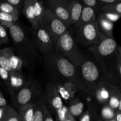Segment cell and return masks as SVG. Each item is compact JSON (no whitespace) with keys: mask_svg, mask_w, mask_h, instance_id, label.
Segmentation results:
<instances>
[{"mask_svg":"<svg viewBox=\"0 0 121 121\" xmlns=\"http://www.w3.org/2000/svg\"><path fill=\"white\" fill-rule=\"evenodd\" d=\"M8 30L18 56L24 63L35 62L39 54L33 37H30L24 29L17 23L11 26Z\"/></svg>","mask_w":121,"mask_h":121,"instance_id":"obj_2","label":"cell"},{"mask_svg":"<svg viewBox=\"0 0 121 121\" xmlns=\"http://www.w3.org/2000/svg\"><path fill=\"white\" fill-rule=\"evenodd\" d=\"M118 0H98L100 7L109 6L116 3Z\"/></svg>","mask_w":121,"mask_h":121,"instance_id":"obj_40","label":"cell"},{"mask_svg":"<svg viewBox=\"0 0 121 121\" xmlns=\"http://www.w3.org/2000/svg\"><path fill=\"white\" fill-rule=\"evenodd\" d=\"M23 14L30 22L31 28L39 26L36 23L34 15V0H26L22 8Z\"/></svg>","mask_w":121,"mask_h":121,"instance_id":"obj_18","label":"cell"},{"mask_svg":"<svg viewBox=\"0 0 121 121\" xmlns=\"http://www.w3.org/2000/svg\"><path fill=\"white\" fill-rule=\"evenodd\" d=\"M56 50L76 67L80 66L84 53L78 47L71 32L67 30L57 40Z\"/></svg>","mask_w":121,"mask_h":121,"instance_id":"obj_5","label":"cell"},{"mask_svg":"<svg viewBox=\"0 0 121 121\" xmlns=\"http://www.w3.org/2000/svg\"><path fill=\"white\" fill-rule=\"evenodd\" d=\"M109 78L116 85V82L121 86V61L117 59L113 63Z\"/></svg>","mask_w":121,"mask_h":121,"instance_id":"obj_23","label":"cell"},{"mask_svg":"<svg viewBox=\"0 0 121 121\" xmlns=\"http://www.w3.org/2000/svg\"><path fill=\"white\" fill-rule=\"evenodd\" d=\"M45 7L41 1L34 0V15L36 23L40 25V22L43 16Z\"/></svg>","mask_w":121,"mask_h":121,"instance_id":"obj_25","label":"cell"},{"mask_svg":"<svg viewBox=\"0 0 121 121\" xmlns=\"http://www.w3.org/2000/svg\"><path fill=\"white\" fill-rule=\"evenodd\" d=\"M43 63L51 82L72 85L78 91H85L78 68L56 49L50 54L43 55Z\"/></svg>","mask_w":121,"mask_h":121,"instance_id":"obj_1","label":"cell"},{"mask_svg":"<svg viewBox=\"0 0 121 121\" xmlns=\"http://www.w3.org/2000/svg\"><path fill=\"white\" fill-rule=\"evenodd\" d=\"M85 91L92 95L93 91L105 75L93 57L84 54L80 66L78 68Z\"/></svg>","mask_w":121,"mask_h":121,"instance_id":"obj_4","label":"cell"},{"mask_svg":"<svg viewBox=\"0 0 121 121\" xmlns=\"http://www.w3.org/2000/svg\"><path fill=\"white\" fill-rule=\"evenodd\" d=\"M2 121H21L18 113L15 109L10 106L9 111Z\"/></svg>","mask_w":121,"mask_h":121,"instance_id":"obj_32","label":"cell"},{"mask_svg":"<svg viewBox=\"0 0 121 121\" xmlns=\"http://www.w3.org/2000/svg\"><path fill=\"white\" fill-rule=\"evenodd\" d=\"M9 89L11 95L14 96V92H18L26 85L28 81L26 80L24 76L21 72H14L9 73Z\"/></svg>","mask_w":121,"mask_h":121,"instance_id":"obj_13","label":"cell"},{"mask_svg":"<svg viewBox=\"0 0 121 121\" xmlns=\"http://www.w3.org/2000/svg\"><path fill=\"white\" fill-rule=\"evenodd\" d=\"M104 37L102 35L96 21L78 28L75 41L84 47H89L99 42Z\"/></svg>","mask_w":121,"mask_h":121,"instance_id":"obj_6","label":"cell"},{"mask_svg":"<svg viewBox=\"0 0 121 121\" xmlns=\"http://www.w3.org/2000/svg\"><path fill=\"white\" fill-rule=\"evenodd\" d=\"M56 121H65L70 114L68 107L64 105L56 112Z\"/></svg>","mask_w":121,"mask_h":121,"instance_id":"obj_31","label":"cell"},{"mask_svg":"<svg viewBox=\"0 0 121 121\" xmlns=\"http://www.w3.org/2000/svg\"><path fill=\"white\" fill-rule=\"evenodd\" d=\"M81 2L84 6L93 8L96 11H98V9L100 7L99 1L97 0H82Z\"/></svg>","mask_w":121,"mask_h":121,"instance_id":"obj_36","label":"cell"},{"mask_svg":"<svg viewBox=\"0 0 121 121\" xmlns=\"http://www.w3.org/2000/svg\"><path fill=\"white\" fill-rule=\"evenodd\" d=\"M99 117H98L94 107L90 106L88 109L80 116L79 121H98Z\"/></svg>","mask_w":121,"mask_h":121,"instance_id":"obj_28","label":"cell"},{"mask_svg":"<svg viewBox=\"0 0 121 121\" xmlns=\"http://www.w3.org/2000/svg\"><path fill=\"white\" fill-rule=\"evenodd\" d=\"M70 1L68 0H50L47 2V8L61 20L68 28L71 26L69 11Z\"/></svg>","mask_w":121,"mask_h":121,"instance_id":"obj_11","label":"cell"},{"mask_svg":"<svg viewBox=\"0 0 121 121\" xmlns=\"http://www.w3.org/2000/svg\"><path fill=\"white\" fill-rule=\"evenodd\" d=\"M18 19L14 17L0 11V24L5 28H9L11 26L15 24Z\"/></svg>","mask_w":121,"mask_h":121,"instance_id":"obj_27","label":"cell"},{"mask_svg":"<svg viewBox=\"0 0 121 121\" xmlns=\"http://www.w3.org/2000/svg\"><path fill=\"white\" fill-rule=\"evenodd\" d=\"M35 102L30 103L19 109L18 112L21 121H33Z\"/></svg>","mask_w":121,"mask_h":121,"instance_id":"obj_21","label":"cell"},{"mask_svg":"<svg viewBox=\"0 0 121 121\" xmlns=\"http://www.w3.org/2000/svg\"><path fill=\"white\" fill-rule=\"evenodd\" d=\"M7 105H7V100H6L5 98L3 95L1 90H0V106H7Z\"/></svg>","mask_w":121,"mask_h":121,"instance_id":"obj_41","label":"cell"},{"mask_svg":"<svg viewBox=\"0 0 121 121\" xmlns=\"http://www.w3.org/2000/svg\"><path fill=\"white\" fill-rule=\"evenodd\" d=\"M46 105L45 96L38 98V100L35 102L33 121H43L44 113Z\"/></svg>","mask_w":121,"mask_h":121,"instance_id":"obj_19","label":"cell"},{"mask_svg":"<svg viewBox=\"0 0 121 121\" xmlns=\"http://www.w3.org/2000/svg\"><path fill=\"white\" fill-rule=\"evenodd\" d=\"M24 65V62L22 59L18 56L15 55L13 52L9 59V65L12 70L14 72H21Z\"/></svg>","mask_w":121,"mask_h":121,"instance_id":"obj_24","label":"cell"},{"mask_svg":"<svg viewBox=\"0 0 121 121\" xmlns=\"http://www.w3.org/2000/svg\"><path fill=\"white\" fill-rule=\"evenodd\" d=\"M40 26L52 37L55 41L68 30V27L66 24L47 8H45Z\"/></svg>","mask_w":121,"mask_h":121,"instance_id":"obj_7","label":"cell"},{"mask_svg":"<svg viewBox=\"0 0 121 121\" xmlns=\"http://www.w3.org/2000/svg\"><path fill=\"white\" fill-rule=\"evenodd\" d=\"M10 106H0V121H2L9 111Z\"/></svg>","mask_w":121,"mask_h":121,"instance_id":"obj_39","label":"cell"},{"mask_svg":"<svg viewBox=\"0 0 121 121\" xmlns=\"http://www.w3.org/2000/svg\"><path fill=\"white\" fill-rule=\"evenodd\" d=\"M9 41V37L6 28L0 24V44H8Z\"/></svg>","mask_w":121,"mask_h":121,"instance_id":"obj_33","label":"cell"},{"mask_svg":"<svg viewBox=\"0 0 121 121\" xmlns=\"http://www.w3.org/2000/svg\"><path fill=\"white\" fill-rule=\"evenodd\" d=\"M103 15L108 20H109V21L112 22H116V21H118V20L120 19L121 18V15L118 14H116L114 13H110V12H105V13H102Z\"/></svg>","mask_w":121,"mask_h":121,"instance_id":"obj_34","label":"cell"},{"mask_svg":"<svg viewBox=\"0 0 121 121\" xmlns=\"http://www.w3.org/2000/svg\"><path fill=\"white\" fill-rule=\"evenodd\" d=\"M116 85L109 77L105 76L97 85L92 95L100 104L107 105L112 92L117 86Z\"/></svg>","mask_w":121,"mask_h":121,"instance_id":"obj_10","label":"cell"},{"mask_svg":"<svg viewBox=\"0 0 121 121\" xmlns=\"http://www.w3.org/2000/svg\"><path fill=\"white\" fill-rule=\"evenodd\" d=\"M96 21L102 35L105 37H112L113 29V22L108 20L102 14L99 15Z\"/></svg>","mask_w":121,"mask_h":121,"instance_id":"obj_16","label":"cell"},{"mask_svg":"<svg viewBox=\"0 0 121 121\" xmlns=\"http://www.w3.org/2000/svg\"><path fill=\"white\" fill-rule=\"evenodd\" d=\"M85 105L79 99L74 98L69 102L68 109L69 113L74 118L80 117L83 113Z\"/></svg>","mask_w":121,"mask_h":121,"instance_id":"obj_20","label":"cell"},{"mask_svg":"<svg viewBox=\"0 0 121 121\" xmlns=\"http://www.w3.org/2000/svg\"><path fill=\"white\" fill-rule=\"evenodd\" d=\"M116 121L114 119H112V120H111V121Z\"/></svg>","mask_w":121,"mask_h":121,"instance_id":"obj_46","label":"cell"},{"mask_svg":"<svg viewBox=\"0 0 121 121\" xmlns=\"http://www.w3.org/2000/svg\"><path fill=\"white\" fill-rule=\"evenodd\" d=\"M117 111H119V112H121V98L119 101V104H118V108H117Z\"/></svg>","mask_w":121,"mask_h":121,"instance_id":"obj_45","label":"cell"},{"mask_svg":"<svg viewBox=\"0 0 121 121\" xmlns=\"http://www.w3.org/2000/svg\"><path fill=\"white\" fill-rule=\"evenodd\" d=\"M53 84L62 99L66 101L69 100L70 102L73 98H74V94L78 91L72 85L65 84Z\"/></svg>","mask_w":121,"mask_h":121,"instance_id":"obj_17","label":"cell"},{"mask_svg":"<svg viewBox=\"0 0 121 121\" xmlns=\"http://www.w3.org/2000/svg\"><path fill=\"white\" fill-rule=\"evenodd\" d=\"M40 92V86L36 82L28 81L26 85L14 95V100L15 105L19 108L30 103Z\"/></svg>","mask_w":121,"mask_h":121,"instance_id":"obj_9","label":"cell"},{"mask_svg":"<svg viewBox=\"0 0 121 121\" xmlns=\"http://www.w3.org/2000/svg\"><path fill=\"white\" fill-rule=\"evenodd\" d=\"M96 13L97 11L93 8L83 5L80 19L76 24L77 27L79 28L82 26L96 21Z\"/></svg>","mask_w":121,"mask_h":121,"instance_id":"obj_14","label":"cell"},{"mask_svg":"<svg viewBox=\"0 0 121 121\" xmlns=\"http://www.w3.org/2000/svg\"><path fill=\"white\" fill-rule=\"evenodd\" d=\"M0 11L9 14L16 18H18L19 10L6 1L0 2Z\"/></svg>","mask_w":121,"mask_h":121,"instance_id":"obj_26","label":"cell"},{"mask_svg":"<svg viewBox=\"0 0 121 121\" xmlns=\"http://www.w3.org/2000/svg\"><path fill=\"white\" fill-rule=\"evenodd\" d=\"M114 119L116 121H121V112L117 111L116 112L115 117Z\"/></svg>","mask_w":121,"mask_h":121,"instance_id":"obj_43","label":"cell"},{"mask_svg":"<svg viewBox=\"0 0 121 121\" xmlns=\"http://www.w3.org/2000/svg\"><path fill=\"white\" fill-rule=\"evenodd\" d=\"M43 121H54L53 118V116L51 113L50 109L48 107L47 105H46V107H45Z\"/></svg>","mask_w":121,"mask_h":121,"instance_id":"obj_38","label":"cell"},{"mask_svg":"<svg viewBox=\"0 0 121 121\" xmlns=\"http://www.w3.org/2000/svg\"><path fill=\"white\" fill-rule=\"evenodd\" d=\"M116 112L115 111L112 109L108 105H104L100 111L101 117L105 121H109L115 118Z\"/></svg>","mask_w":121,"mask_h":121,"instance_id":"obj_29","label":"cell"},{"mask_svg":"<svg viewBox=\"0 0 121 121\" xmlns=\"http://www.w3.org/2000/svg\"><path fill=\"white\" fill-rule=\"evenodd\" d=\"M0 78L4 82L8 89H9V73L4 69L0 67Z\"/></svg>","mask_w":121,"mask_h":121,"instance_id":"obj_35","label":"cell"},{"mask_svg":"<svg viewBox=\"0 0 121 121\" xmlns=\"http://www.w3.org/2000/svg\"><path fill=\"white\" fill-rule=\"evenodd\" d=\"M83 7V5L81 1L77 0H72L70 1L69 11L71 26L76 25L78 23L81 15Z\"/></svg>","mask_w":121,"mask_h":121,"instance_id":"obj_15","label":"cell"},{"mask_svg":"<svg viewBox=\"0 0 121 121\" xmlns=\"http://www.w3.org/2000/svg\"><path fill=\"white\" fill-rule=\"evenodd\" d=\"M100 9L103 13L110 12V13H114L121 15V0H118L116 3L111 5L100 7Z\"/></svg>","mask_w":121,"mask_h":121,"instance_id":"obj_30","label":"cell"},{"mask_svg":"<svg viewBox=\"0 0 121 121\" xmlns=\"http://www.w3.org/2000/svg\"><path fill=\"white\" fill-rule=\"evenodd\" d=\"M115 57L117 60L121 61V47L118 46L115 53Z\"/></svg>","mask_w":121,"mask_h":121,"instance_id":"obj_42","label":"cell"},{"mask_svg":"<svg viewBox=\"0 0 121 121\" xmlns=\"http://www.w3.org/2000/svg\"><path fill=\"white\" fill-rule=\"evenodd\" d=\"M32 37L38 51L43 55L53 52L56 49V41L40 26L31 28Z\"/></svg>","mask_w":121,"mask_h":121,"instance_id":"obj_8","label":"cell"},{"mask_svg":"<svg viewBox=\"0 0 121 121\" xmlns=\"http://www.w3.org/2000/svg\"><path fill=\"white\" fill-rule=\"evenodd\" d=\"M65 121H76L75 118H74V117H72L70 114H69V115L68 117H67V118L66 119V120Z\"/></svg>","mask_w":121,"mask_h":121,"instance_id":"obj_44","label":"cell"},{"mask_svg":"<svg viewBox=\"0 0 121 121\" xmlns=\"http://www.w3.org/2000/svg\"><path fill=\"white\" fill-rule=\"evenodd\" d=\"M46 99L48 103V107L52 109L54 112H56L58 109L64 106L62 98L57 91L54 84L50 82L46 85Z\"/></svg>","mask_w":121,"mask_h":121,"instance_id":"obj_12","label":"cell"},{"mask_svg":"<svg viewBox=\"0 0 121 121\" xmlns=\"http://www.w3.org/2000/svg\"><path fill=\"white\" fill-rule=\"evenodd\" d=\"M24 1H22V0H7L6 2L17 8L19 10L22 6H24Z\"/></svg>","mask_w":121,"mask_h":121,"instance_id":"obj_37","label":"cell"},{"mask_svg":"<svg viewBox=\"0 0 121 121\" xmlns=\"http://www.w3.org/2000/svg\"><path fill=\"white\" fill-rule=\"evenodd\" d=\"M117 47V42L113 37H105L96 44L89 47L93 59L108 77L116 60Z\"/></svg>","mask_w":121,"mask_h":121,"instance_id":"obj_3","label":"cell"},{"mask_svg":"<svg viewBox=\"0 0 121 121\" xmlns=\"http://www.w3.org/2000/svg\"><path fill=\"white\" fill-rule=\"evenodd\" d=\"M13 53V50L9 47H5L0 52V67L4 69L9 73L13 72L9 65V59Z\"/></svg>","mask_w":121,"mask_h":121,"instance_id":"obj_22","label":"cell"},{"mask_svg":"<svg viewBox=\"0 0 121 121\" xmlns=\"http://www.w3.org/2000/svg\"><path fill=\"white\" fill-rule=\"evenodd\" d=\"M1 48H0V52H1Z\"/></svg>","mask_w":121,"mask_h":121,"instance_id":"obj_47","label":"cell"}]
</instances>
